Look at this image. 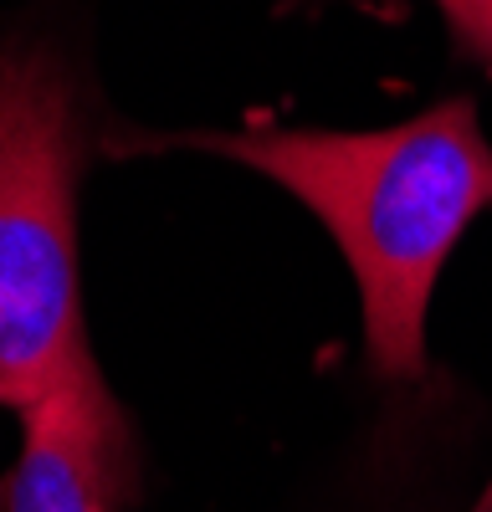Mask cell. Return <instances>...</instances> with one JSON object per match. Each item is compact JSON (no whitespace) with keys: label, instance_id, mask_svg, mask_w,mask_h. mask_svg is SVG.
Masks as SVG:
<instances>
[{"label":"cell","instance_id":"1","mask_svg":"<svg viewBox=\"0 0 492 512\" xmlns=\"http://www.w3.org/2000/svg\"><path fill=\"white\" fill-rule=\"evenodd\" d=\"M195 144L257 169L339 241L359 287L369 369L421 379L441 267L492 210V139L477 103L446 98L385 128H241Z\"/></svg>","mask_w":492,"mask_h":512},{"label":"cell","instance_id":"2","mask_svg":"<svg viewBox=\"0 0 492 512\" xmlns=\"http://www.w3.org/2000/svg\"><path fill=\"white\" fill-rule=\"evenodd\" d=\"M82 113L67 62L31 36L0 41V405L16 415L82 364L77 262Z\"/></svg>","mask_w":492,"mask_h":512},{"label":"cell","instance_id":"3","mask_svg":"<svg viewBox=\"0 0 492 512\" xmlns=\"http://www.w3.org/2000/svg\"><path fill=\"white\" fill-rule=\"evenodd\" d=\"M139 492V446L98 359L72 364L21 410V456L0 482L6 512H123Z\"/></svg>","mask_w":492,"mask_h":512},{"label":"cell","instance_id":"4","mask_svg":"<svg viewBox=\"0 0 492 512\" xmlns=\"http://www.w3.org/2000/svg\"><path fill=\"white\" fill-rule=\"evenodd\" d=\"M431 6L441 11L451 36L492 67V0H431Z\"/></svg>","mask_w":492,"mask_h":512}]
</instances>
